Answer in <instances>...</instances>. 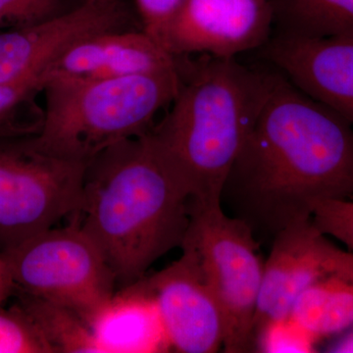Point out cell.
Returning a JSON list of instances; mask_svg holds the SVG:
<instances>
[{
    "label": "cell",
    "instance_id": "obj_9",
    "mask_svg": "<svg viewBox=\"0 0 353 353\" xmlns=\"http://www.w3.org/2000/svg\"><path fill=\"white\" fill-rule=\"evenodd\" d=\"M134 20L127 0H83L37 24L0 31V85L43 80L48 67L79 41L130 29Z\"/></svg>",
    "mask_w": 353,
    "mask_h": 353
},
{
    "label": "cell",
    "instance_id": "obj_4",
    "mask_svg": "<svg viewBox=\"0 0 353 353\" xmlns=\"http://www.w3.org/2000/svg\"><path fill=\"white\" fill-rule=\"evenodd\" d=\"M179 83V68L108 80L48 81L43 127L34 141L51 154L88 163L109 146L148 132L173 101Z\"/></svg>",
    "mask_w": 353,
    "mask_h": 353
},
{
    "label": "cell",
    "instance_id": "obj_14",
    "mask_svg": "<svg viewBox=\"0 0 353 353\" xmlns=\"http://www.w3.org/2000/svg\"><path fill=\"white\" fill-rule=\"evenodd\" d=\"M88 324L104 353L173 352L157 301L143 278L114 294Z\"/></svg>",
    "mask_w": 353,
    "mask_h": 353
},
{
    "label": "cell",
    "instance_id": "obj_24",
    "mask_svg": "<svg viewBox=\"0 0 353 353\" xmlns=\"http://www.w3.org/2000/svg\"><path fill=\"white\" fill-rule=\"evenodd\" d=\"M15 292L16 285L14 284L8 265L0 253V304L8 301Z\"/></svg>",
    "mask_w": 353,
    "mask_h": 353
},
{
    "label": "cell",
    "instance_id": "obj_7",
    "mask_svg": "<svg viewBox=\"0 0 353 353\" xmlns=\"http://www.w3.org/2000/svg\"><path fill=\"white\" fill-rule=\"evenodd\" d=\"M0 253L16 290L68 308L87 323L115 294V275L74 221Z\"/></svg>",
    "mask_w": 353,
    "mask_h": 353
},
{
    "label": "cell",
    "instance_id": "obj_3",
    "mask_svg": "<svg viewBox=\"0 0 353 353\" xmlns=\"http://www.w3.org/2000/svg\"><path fill=\"white\" fill-rule=\"evenodd\" d=\"M178 60V92L148 134L192 199H221L228 174L252 126L269 72L236 58Z\"/></svg>",
    "mask_w": 353,
    "mask_h": 353
},
{
    "label": "cell",
    "instance_id": "obj_11",
    "mask_svg": "<svg viewBox=\"0 0 353 353\" xmlns=\"http://www.w3.org/2000/svg\"><path fill=\"white\" fill-rule=\"evenodd\" d=\"M182 250L180 259L143 282L157 301L173 352H219L225 339L222 310L196 257Z\"/></svg>",
    "mask_w": 353,
    "mask_h": 353
},
{
    "label": "cell",
    "instance_id": "obj_17",
    "mask_svg": "<svg viewBox=\"0 0 353 353\" xmlns=\"http://www.w3.org/2000/svg\"><path fill=\"white\" fill-rule=\"evenodd\" d=\"M15 294L53 352L104 353L90 325L74 311L18 290Z\"/></svg>",
    "mask_w": 353,
    "mask_h": 353
},
{
    "label": "cell",
    "instance_id": "obj_2",
    "mask_svg": "<svg viewBox=\"0 0 353 353\" xmlns=\"http://www.w3.org/2000/svg\"><path fill=\"white\" fill-rule=\"evenodd\" d=\"M189 190L145 132L109 146L87 163L72 220L94 241L123 288L181 248Z\"/></svg>",
    "mask_w": 353,
    "mask_h": 353
},
{
    "label": "cell",
    "instance_id": "obj_1",
    "mask_svg": "<svg viewBox=\"0 0 353 353\" xmlns=\"http://www.w3.org/2000/svg\"><path fill=\"white\" fill-rule=\"evenodd\" d=\"M326 199H353V125L280 72L268 73L221 205L263 243L310 219Z\"/></svg>",
    "mask_w": 353,
    "mask_h": 353
},
{
    "label": "cell",
    "instance_id": "obj_13",
    "mask_svg": "<svg viewBox=\"0 0 353 353\" xmlns=\"http://www.w3.org/2000/svg\"><path fill=\"white\" fill-rule=\"evenodd\" d=\"M178 68L172 57L141 30H113L88 37L58 58L43 75L53 79L108 80L167 73Z\"/></svg>",
    "mask_w": 353,
    "mask_h": 353
},
{
    "label": "cell",
    "instance_id": "obj_19",
    "mask_svg": "<svg viewBox=\"0 0 353 353\" xmlns=\"http://www.w3.org/2000/svg\"><path fill=\"white\" fill-rule=\"evenodd\" d=\"M319 339L292 315L265 323L255 334V352L309 353L317 352Z\"/></svg>",
    "mask_w": 353,
    "mask_h": 353
},
{
    "label": "cell",
    "instance_id": "obj_10",
    "mask_svg": "<svg viewBox=\"0 0 353 353\" xmlns=\"http://www.w3.org/2000/svg\"><path fill=\"white\" fill-rule=\"evenodd\" d=\"M271 243L253 319L254 340L265 323L289 315L309 285L353 269V252L334 245L311 218L285 228Z\"/></svg>",
    "mask_w": 353,
    "mask_h": 353
},
{
    "label": "cell",
    "instance_id": "obj_18",
    "mask_svg": "<svg viewBox=\"0 0 353 353\" xmlns=\"http://www.w3.org/2000/svg\"><path fill=\"white\" fill-rule=\"evenodd\" d=\"M38 80L0 85V139L36 136L43 123V108L36 101L43 92Z\"/></svg>",
    "mask_w": 353,
    "mask_h": 353
},
{
    "label": "cell",
    "instance_id": "obj_5",
    "mask_svg": "<svg viewBox=\"0 0 353 353\" xmlns=\"http://www.w3.org/2000/svg\"><path fill=\"white\" fill-rule=\"evenodd\" d=\"M260 245L248 225L227 214L220 199H190L181 248L194 255L219 303L224 352H255L253 319L264 271Z\"/></svg>",
    "mask_w": 353,
    "mask_h": 353
},
{
    "label": "cell",
    "instance_id": "obj_15",
    "mask_svg": "<svg viewBox=\"0 0 353 353\" xmlns=\"http://www.w3.org/2000/svg\"><path fill=\"white\" fill-rule=\"evenodd\" d=\"M290 314L320 341L353 328V269L317 281L299 294Z\"/></svg>",
    "mask_w": 353,
    "mask_h": 353
},
{
    "label": "cell",
    "instance_id": "obj_25",
    "mask_svg": "<svg viewBox=\"0 0 353 353\" xmlns=\"http://www.w3.org/2000/svg\"><path fill=\"white\" fill-rule=\"evenodd\" d=\"M326 352L353 353V328L334 338L326 347Z\"/></svg>",
    "mask_w": 353,
    "mask_h": 353
},
{
    "label": "cell",
    "instance_id": "obj_6",
    "mask_svg": "<svg viewBox=\"0 0 353 353\" xmlns=\"http://www.w3.org/2000/svg\"><path fill=\"white\" fill-rule=\"evenodd\" d=\"M85 168L46 152L34 136L0 139V252L73 215Z\"/></svg>",
    "mask_w": 353,
    "mask_h": 353
},
{
    "label": "cell",
    "instance_id": "obj_23",
    "mask_svg": "<svg viewBox=\"0 0 353 353\" xmlns=\"http://www.w3.org/2000/svg\"><path fill=\"white\" fill-rule=\"evenodd\" d=\"M183 0H134L141 28L154 38Z\"/></svg>",
    "mask_w": 353,
    "mask_h": 353
},
{
    "label": "cell",
    "instance_id": "obj_22",
    "mask_svg": "<svg viewBox=\"0 0 353 353\" xmlns=\"http://www.w3.org/2000/svg\"><path fill=\"white\" fill-rule=\"evenodd\" d=\"M64 0H0V31L19 29L63 12Z\"/></svg>",
    "mask_w": 353,
    "mask_h": 353
},
{
    "label": "cell",
    "instance_id": "obj_20",
    "mask_svg": "<svg viewBox=\"0 0 353 353\" xmlns=\"http://www.w3.org/2000/svg\"><path fill=\"white\" fill-rule=\"evenodd\" d=\"M0 353H54L24 309L0 304Z\"/></svg>",
    "mask_w": 353,
    "mask_h": 353
},
{
    "label": "cell",
    "instance_id": "obj_21",
    "mask_svg": "<svg viewBox=\"0 0 353 353\" xmlns=\"http://www.w3.org/2000/svg\"><path fill=\"white\" fill-rule=\"evenodd\" d=\"M311 220L322 234L340 241L353 252V199L317 202Z\"/></svg>",
    "mask_w": 353,
    "mask_h": 353
},
{
    "label": "cell",
    "instance_id": "obj_8",
    "mask_svg": "<svg viewBox=\"0 0 353 353\" xmlns=\"http://www.w3.org/2000/svg\"><path fill=\"white\" fill-rule=\"evenodd\" d=\"M269 0H183L154 36L174 57L234 58L271 38Z\"/></svg>",
    "mask_w": 353,
    "mask_h": 353
},
{
    "label": "cell",
    "instance_id": "obj_12",
    "mask_svg": "<svg viewBox=\"0 0 353 353\" xmlns=\"http://www.w3.org/2000/svg\"><path fill=\"white\" fill-rule=\"evenodd\" d=\"M264 48L277 71L353 125V39H310L278 32Z\"/></svg>",
    "mask_w": 353,
    "mask_h": 353
},
{
    "label": "cell",
    "instance_id": "obj_16",
    "mask_svg": "<svg viewBox=\"0 0 353 353\" xmlns=\"http://www.w3.org/2000/svg\"><path fill=\"white\" fill-rule=\"evenodd\" d=\"M279 32L310 39H353V0H269Z\"/></svg>",
    "mask_w": 353,
    "mask_h": 353
}]
</instances>
